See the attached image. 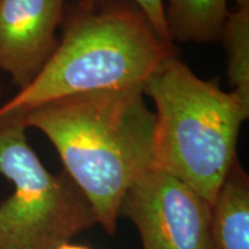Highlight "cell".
Returning <instances> with one entry per match:
<instances>
[{
	"label": "cell",
	"mask_w": 249,
	"mask_h": 249,
	"mask_svg": "<svg viewBox=\"0 0 249 249\" xmlns=\"http://www.w3.org/2000/svg\"><path fill=\"white\" fill-rule=\"evenodd\" d=\"M97 1L99 0H77L76 2L82 7L89 8ZM133 1L142 9L158 36L167 44H173V40L170 36L169 29H167L166 20H165L163 0H133Z\"/></svg>",
	"instance_id": "30bf717a"
},
{
	"label": "cell",
	"mask_w": 249,
	"mask_h": 249,
	"mask_svg": "<svg viewBox=\"0 0 249 249\" xmlns=\"http://www.w3.org/2000/svg\"><path fill=\"white\" fill-rule=\"evenodd\" d=\"M166 2L165 20L172 40L182 43L220 40L230 12L227 0H166Z\"/></svg>",
	"instance_id": "ba28073f"
},
{
	"label": "cell",
	"mask_w": 249,
	"mask_h": 249,
	"mask_svg": "<svg viewBox=\"0 0 249 249\" xmlns=\"http://www.w3.org/2000/svg\"><path fill=\"white\" fill-rule=\"evenodd\" d=\"M67 0H0V70L18 90L29 86L59 44Z\"/></svg>",
	"instance_id": "8992f818"
},
{
	"label": "cell",
	"mask_w": 249,
	"mask_h": 249,
	"mask_svg": "<svg viewBox=\"0 0 249 249\" xmlns=\"http://www.w3.org/2000/svg\"><path fill=\"white\" fill-rule=\"evenodd\" d=\"M211 249H249V176L236 158L211 205Z\"/></svg>",
	"instance_id": "52a82bcc"
},
{
	"label": "cell",
	"mask_w": 249,
	"mask_h": 249,
	"mask_svg": "<svg viewBox=\"0 0 249 249\" xmlns=\"http://www.w3.org/2000/svg\"><path fill=\"white\" fill-rule=\"evenodd\" d=\"M119 217L128 218L138 229L142 249H211V205L155 167L127 189Z\"/></svg>",
	"instance_id": "5b68a950"
},
{
	"label": "cell",
	"mask_w": 249,
	"mask_h": 249,
	"mask_svg": "<svg viewBox=\"0 0 249 249\" xmlns=\"http://www.w3.org/2000/svg\"><path fill=\"white\" fill-rule=\"evenodd\" d=\"M26 124L52 142L98 225L116 234L127 189L152 167L155 113L142 87L52 99L28 110Z\"/></svg>",
	"instance_id": "6da1fadb"
},
{
	"label": "cell",
	"mask_w": 249,
	"mask_h": 249,
	"mask_svg": "<svg viewBox=\"0 0 249 249\" xmlns=\"http://www.w3.org/2000/svg\"><path fill=\"white\" fill-rule=\"evenodd\" d=\"M57 249H91V248H89L88 246L76 245V244H71V242H67V244L61 245L60 247H58Z\"/></svg>",
	"instance_id": "8fae6325"
},
{
	"label": "cell",
	"mask_w": 249,
	"mask_h": 249,
	"mask_svg": "<svg viewBox=\"0 0 249 249\" xmlns=\"http://www.w3.org/2000/svg\"><path fill=\"white\" fill-rule=\"evenodd\" d=\"M0 95H1V88H0Z\"/></svg>",
	"instance_id": "7c38bea8"
},
{
	"label": "cell",
	"mask_w": 249,
	"mask_h": 249,
	"mask_svg": "<svg viewBox=\"0 0 249 249\" xmlns=\"http://www.w3.org/2000/svg\"><path fill=\"white\" fill-rule=\"evenodd\" d=\"M62 37L36 79L0 108H31L75 93L142 87L176 49L133 0L65 8Z\"/></svg>",
	"instance_id": "7a4b0ae2"
},
{
	"label": "cell",
	"mask_w": 249,
	"mask_h": 249,
	"mask_svg": "<svg viewBox=\"0 0 249 249\" xmlns=\"http://www.w3.org/2000/svg\"><path fill=\"white\" fill-rule=\"evenodd\" d=\"M226 71L232 91L249 105V2L229 12L222 30Z\"/></svg>",
	"instance_id": "9c48e42d"
},
{
	"label": "cell",
	"mask_w": 249,
	"mask_h": 249,
	"mask_svg": "<svg viewBox=\"0 0 249 249\" xmlns=\"http://www.w3.org/2000/svg\"><path fill=\"white\" fill-rule=\"evenodd\" d=\"M27 111L0 108V174L14 186L0 203V249H57L97 219L71 177L46 170L29 145Z\"/></svg>",
	"instance_id": "277c9868"
},
{
	"label": "cell",
	"mask_w": 249,
	"mask_h": 249,
	"mask_svg": "<svg viewBox=\"0 0 249 249\" xmlns=\"http://www.w3.org/2000/svg\"><path fill=\"white\" fill-rule=\"evenodd\" d=\"M155 103L152 167L179 179L213 205L234 163L249 105L218 80L196 76L177 55L143 85Z\"/></svg>",
	"instance_id": "3957f363"
}]
</instances>
